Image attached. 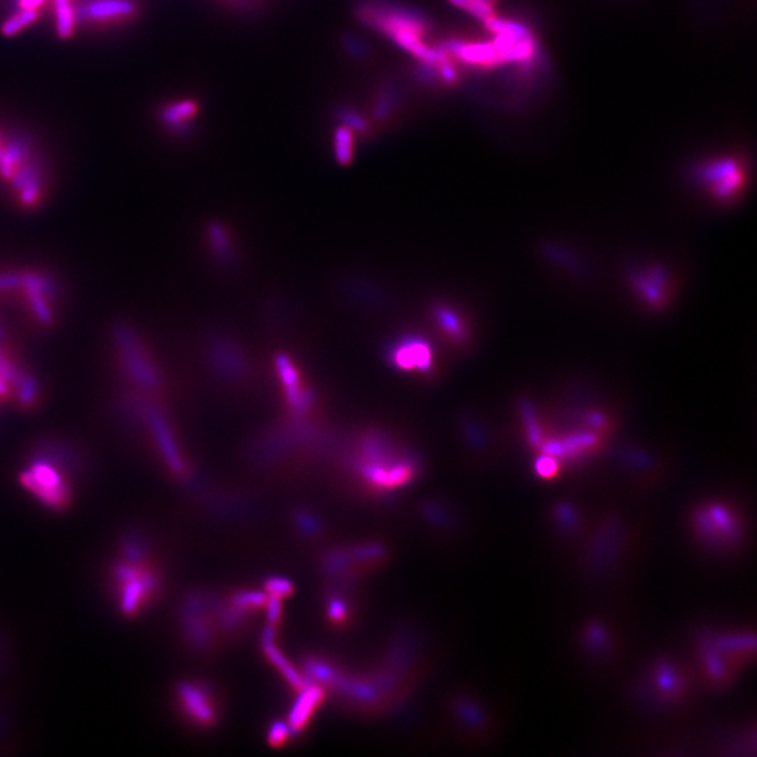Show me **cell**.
I'll return each instance as SVG.
<instances>
[{
	"mask_svg": "<svg viewBox=\"0 0 757 757\" xmlns=\"http://www.w3.org/2000/svg\"><path fill=\"white\" fill-rule=\"evenodd\" d=\"M124 559L111 571L118 609L126 616L139 613L159 587L157 574L146 563V551L138 539L129 537L122 547Z\"/></svg>",
	"mask_w": 757,
	"mask_h": 757,
	"instance_id": "1",
	"label": "cell"
},
{
	"mask_svg": "<svg viewBox=\"0 0 757 757\" xmlns=\"http://www.w3.org/2000/svg\"><path fill=\"white\" fill-rule=\"evenodd\" d=\"M360 17L422 62L431 67L436 62L438 49L428 47L423 43V21L410 10L393 6L368 5L362 8Z\"/></svg>",
	"mask_w": 757,
	"mask_h": 757,
	"instance_id": "2",
	"label": "cell"
},
{
	"mask_svg": "<svg viewBox=\"0 0 757 757\" xmlns=\"http://www.w3.org/2000/svg\"><path fill=\"white\" fill-rule=\"evenodd\" d=\"M78 470L58 460L36 453L20 473V482L44 506L51 511L67 509L73 498V488L68 474Z\"/></svg>",
	"mask_w": 757,
	"mask_h": 757,
	"instance_id": "3",
	"label": "cell"
},
{
	"mask_svg": "<svg viewBox=\"0 0 757 757\" xmlns=\"http://www.w3.org/2000/svg\"><path fill=\"white\" fill-rule=\"evenodd\" d=\"M113 341L128 377L142 388H159L160 375L134 328L125 323H117L113 328Z\"/></svg>",
	"mask_w": 757,
	"mask_h": 757,
	"instance_id": "4",
	"label": "cell"
},
{
	"mask_svg": "<svg viewBox=\"0 0 757 757\" xmlns=\"http://www.w3.org/2000/svg\"><path fill=\"white\" fill-rule=\"evenodd\" d=\"M693 524L700 540L715 548H728L741 537V522L732 508L725 504H706L700 506Z\"/></svg>",
	"mask_w": 757,
	"mask_h": 757,
	"instance_id": "5",
	"label": "cell"
},
{
	"mask_svg": "<svg viewBox=\"0 0 757 757\" xmlns=\"http://www.w3.org/2000/svg\"><path fill=\"white\" fill-rule=\"evenodd\" d=\"M703 181L721 200L732 198L745 183V173L735 160H719L708 164L701 172Z\"/></svg>",
	"mask_w": 757,
	"mask_h": 757,
	"instance_id": "6",
	"label": "cell"
},
{
	"mask_svg": "<svg viewBox=\"0 0 757 757\" xmlns=\"http://www.w3.org/2000/svg\"><path fill=\"white\" fill-rule=\"evenodd\" d=\"M178 701L184 714L200 725H209L215 721L211 695L202 686L183 683L178 687Z\"/></svg>",
	"mask_w": 757,
	"mask_h": 757,
	"instance_id": "7",
	"label": "cell"
},
{
	"mask_svg": "<svg viewBox=\"0 0 757 757\" xmlns=\"http://www.w3.org/2000/svg\"><path fill=\"white\" fill-rule=\"evenodd\" d=\"M393 362L406 371L425 372L432 364L431 348L418 340H406L393 351Z\"/></svg>",
	"mask_w": 757,
	"mask_h": 757,
	"instance_id": "8",
	"label": "cell"
},
{
	"mask_svg": "<svg viewBox=\"0 0 757 757\" xmlns=\"http://www.w3.org/2000/svg\"><path fill=\"white\" fill-rule=\"evenodd\" d=\"M134 12L130 0H93L86 6V16L93 20H108L128 16Z\"/></svg>",
	"mask_w": 757,
	"mask_h": 757,
	"instance_id": "9",
	"label": "cell"
},
{
	"mask_svg": "<svg viewBox=\"0 0 757 757\" xmlns=\"http://www.w3.org/2000/svg\"><path fill=\"white\" fill-rule=\"evenodd\" d=\"M321 699H323V693L320 688L312 687V688L303 690V693L301 695L299 700L296 701L290 714V723L294 731H299L306 725L310 715L318 707Z\"/></svg>",
	"mask_w": 757,
	"mask_h": 757,
	"instance_id": "10",
	"label": "cell"
},
{
	"mask_svg": "<svg viewBox=\"0 0 757 757\" xmlns=\"http://www.w3.org/2000/svg\"><path fill=\"white\" fill-rule=\"evenodd\" d=\"M56 5V25L62 38H68L73 32V9L69 0H55Z\"/></svg>",
	"mask_w": 757,
	"mask_h": 757,
	"instance_id": "11",
	"label": "cell"
},
{
	"mask_svg": "<svg viewBox=\"0 0 757 757\" xmlns=\"http://www.w3.org/2000/svg\"><path fill=\"white\" fill-rule=\"evenodd\" d=\"M336 154L340 163L347 164L353 156V135L352 129L347 125L340 126L336 132Z\"/></svg>",
	"mask_w": 757,
	"mask_h": 757,
	"instance_id": "12",
	"label": "cell"
},
{
	"mask_svg": "<svg viewBox=\"0 0 757 757\" xmlns=\"http://www.w3.org/2000/svg\"><path fill=\"white\" fill-rule=\"evenodd\" d=\"M37 17H38V13L36 12V9H23V12L17 13L16 16L9 19L2 25V32L5 36L12 37V36L17 34V32L20 30H23L24 27L30 25L31 23H34L37 20Z\"/></svg>",
	"mask_w": 757,
	"mask_h": 757,
	"instance_id": "13",
	"label": "cell"
},
{
	"mask_svg": "<svg viewBox=\"0 0 757 757\" xmlns=\"http://www.w3.org/2000/svg\"><path fill=\"white\" fill-rule=\"evenodd\" d=\"M27 299L30 303L31 312L34 313L38 321L43 324H51L54 320L52 309L49 306V299L40 293H27Z\"/></svg>",
	"mask_w": 757,
	"mask_h": 757,
	"instance_id": "14",
	"label": "cell"
},
{
	"mask_svg": "<svg viewBox=\"0 0 757 757\" xmlns=\"http://www.w3.org/2000/svg\"><path fill=\"white\" fill-rule=\"evenodd\" d=\"M16 388H17L19 403L23 407H30V406H32V403L37 400L38 383L31 375H23V377L20 379Z\"/></svg>",
	"mask_w": 757,
	"mask_h": 757,
	"instance_id": "15",
	"label": "cell"
},
{
	"mask_svg": "<svg viewBox=\"0 0 757 757\" xmlns=\"http://www.w3.org/2000/svg\"><path fill=\"white\" fill-rule=\"evenodd\" d=\"M266 645H267L266 649H267L268 656L274 661V664L283 672V675L286 676V679L289 680V683L293 684L294 687L302 688V687H303V682L299 679L298 673H296V672L293 671V668L283 660L282 655H281V653L278 652V649L271 644V641H270L268 637L266 638Z\"/></svg>",
	"mask_w": 757,
	"mask_h": 757,
	"instance_id": "16",
	"label": "cell"
},
{
	"mask_svg": "<svg viewBox=\"0 0 757 757\" xmlns=\"http://www.w3.org/2000/svg\"><path fill=\"white\" fill-rule=\"evenodd\" d=\"M456 6H460L470 12L471 14L489 21L491 19L496 17L492 8V0H452Z\"/></svg>",
	"mask_w": 757,
	"mask_h": 757,
	"instance_id": "17",
	"label": "cell"
},
{
	"mask_svg": "<svg viewBox=\"0 0 757 757\" xmlns=\"http://www.w3.org/2000/svg\"><path fill=\"white\" fill-rule=\"evenodd\" d=\"M195 113H196V106L192 102H181L164 111L163 117L166 122L172 125H178L185 122L191 117H194Z\"/></svg>",
	"mask_w": 757,
	"mask_h": 757,
	"instance_id": "18",
	"label": "cell"
},
{
	"mask_svg": "<svg viewBox=\"0 0 757 757\" xmlns=\"http://www.w3.org/2000/svg\"><path fill=\"white\" fill-rule=\"evenodd\" d=\"M436 316H438V321L442 324V328H445L446 333H449L456 340L463 338L465 336L463 327L460 324V321H457V317L453 316V313L447 312L446 309H441L436 313Z\"/></svg>",
	"mask_w": 757,
	"mask_h": 757,
	"instance_id": "19",
	"label": "cell"
},
{
	"mask_svg": "<svg viewBox=\"0 0 757 757\" xmlns=\"http://www.w3.org/2000/svg\"><path fill=\"white\" fill-rule=\"evenodd\" d=\"M21 288V275L17 272L0 274V292H9Z\"/></svg>",
	"mask_w": 757,
	"mask_h": 757,
	"instance_id": "20",
	"label": "cell"
},
{
	"mask_svg": "<svg viewBox=\"0 0 757 757\" xmlns=\"http://www.w3.org/2000/svg\"><path fill=\"white\" fill-rule=\"evenodd\" d=\"M267 587H268V590L272 594V596H278V598L286 596V595H289L290 592H292L290 583H289L288 581L279 579V578L271 579V581L267 583Z\"/></svg>",
	"mask_w": 757,
	"mask_h": 757,
	"instance_id": "21",
	"label": "cell"
},
{
	"mask_svg": "<svg viewBox=\"0 0 757 757\" xmlns=\"http://www.w3.org/2000/svg\"><path fill=\"white\" fill-rule=\"evenodd\" d=\"M14 173H16V167L13 166L12 161L9 160V157L6 156L5 150L0 149V174H2L8 180H12Z\"/></svg>",
	"mask_w": 757,
	"mask_h": 757,
	"instance_id": "22",
	"label": "cell"
},
{
	"mask_svg": "<svg viewBox=\"0 0 757 757\" xmlns=\"http://www.w3.org/2000/svg\"><path fill=\"white\" fill-rule=\"evenodd\" d=\"M285 736H286V728L282 725V723H277V725H274V728L270 734V738H271L272 743H275V745L282 743Z\"/></svg>",
	"mask_w": 757,
	"mask_h": 757,
	"instance_id": "23",
	"label": "cell"
},
{
	"mask_svg": "<svg viewBox=\"0 0 757 757\" xmlns=\"http://www.w3.org/2000/svg\"><path fill=\"white\" fill-rule=\"evenodd\" d=\"M44 0H20V6L23 9H36L37 6L43 5Z\"/></svg>",
	"mask_w": 757,
	"mask_h": 757,
	"instance_id": "24",
	"label": "cell"
},
{
	"mask_svg": "<svg viewBox=\"0 0 757 757\" xmlns=\"http://www.w3.org/2000/svg\"><path fill=\"white\" fill-rule=\"evenodd\" d=\"M9 388H10V386L8 384V382L5 380L2 373H0V399H3V397L8 396Z\"/></svg>",
	"mask_w": 757,
	"mask_h": 757,
	"instance_id": "25",
	"label": "cell"
},
{
	"mask_svg": "<svg viewBox=\"0 0 757 757\" xmlns=\"http://www.w3.org/2000/svg\"><path fill=\"white\" fill-rule=\"evenodd\" d=\"M6 337V333H5V328L2 327V324H0V342H2Z\"/></svg>",
	"mask_w": 757,
	"mask_h": 757,
	"instance_id": "26",
	"label": "cell"
}]
</instances>
